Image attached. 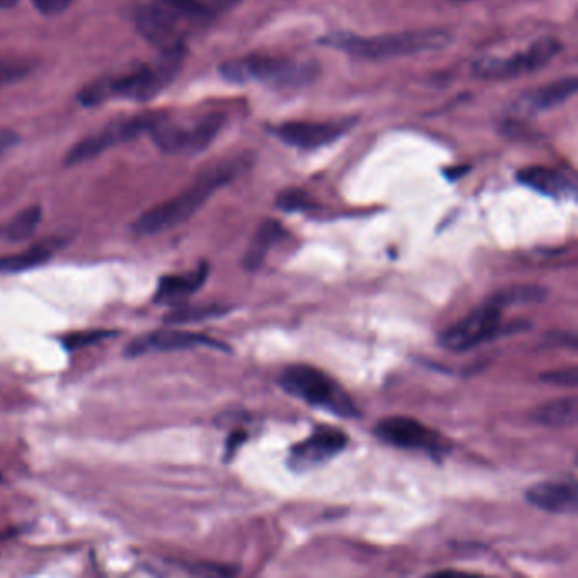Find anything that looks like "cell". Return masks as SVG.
<instances>
[{"label":"cell","instance_id":"obj_3","mask_svg":"<svg viewBox=\"0 0 578 578\" xmlns=\"http://www.w3.org/2000/svg\"><path fill=\"white\" fill-rule=\"evenodd\" d=\"M451 33L445 29H424L404 33L378 34V36H356V34H328L319 39V45L343 51L360 60H389L401 56L433 53L450 45Z\"/></svg>","mask_w":578,"mask_h":578},{"label":"cell","instance_id":"obj_25","mask_svg":"<svg viewBox=\"0 0 578 578\" xmlns=\"http://www.w3.org/2000/svg\"><path fill=\"white\" fill-rule=\"evenodd\" d=\"M277 206L284 211L295 212L307 211L314 207V204L309 199V195L304 194L302 190H285L278 195Z\"/></svg>","mask_w":578,"mask_h":578},{"label":"cell","instance_id":"obj_27","mask_svg":"<svg viewBox=\"0 0 578 578\" xmlns=\"http://www.w3.org/2000/svg\"><path fill=\"white\" fill-rule=\"evenodd\" d=\"M543 380L551 382V384L575 387L578 382L577 368H565V370H558V372L545 373V375H543Z\"/></svg>","mask_w":578,"mask_h":578},{"label":"cell","instance_id":"obj_24","mask_svg":"<svg viewBox=\"0 0 578 578\" xmlns=\"http://www.w3.org/2000/svg\"><path fill=\"white\" fill-rule=\"evenodd\" d=\"M33 70V62H29V60L0 56V87H6V85L23 80Z\"/></svg>","mask_w":578,"mask_h":578},{"label":"cell","instance_id":"obj_31","mask_svg":"<svg viewBox=\"0 0 578 578\" xmlns=\"http://www.w3.org/2000/svg\"><path fill=\"white\" fill-rule=\"evenodd\" d=\"M17 0H0V9H11L16 6Z\"/></svg>","mask_w":578,"mask_h":578},{"label":"cell","instance_id":"obj_30","mask_svg":"<svg viewBox=\"0 0 578 578\" xmlns=\"http://www.w3.org/2000/svg\"><path fill=\"white\" fill-rule=\"evenodd\" d=\"M246 440V434L243 431H238V433L231 434V438L228 440V451H226V455L233 456L234 451L238 448L243 441Z\"/></svg>","mask_w":578,"mask_h":578},{"label":"cell","instance_id":"obj_12","mask_svg":"<svg viewBox=\"0 0 578 578\" xmlns=\"http://www.w3.org/2000/svg\"><path fill=\"white\" fill-rule=\"evenodd\" d=\"M134 19L139 34L158 48L160 53L185 50V33L182 29L184 23L165 7L153 2L150 6L138 9Z\"/></svg>","mask_w":578,"mask_h":578},{"label":"cell","instance_id":"obj_6","mask_svg":"<svg viewBox=\"0 0 578 578\" xmlns=\"http://www.w3.org/2000/svg\"><path fill=\"white\" fill-rule=\"evenodd\" d=\"M167 116V112H146L112 121L99 133L90 134L87 138L80 139L77 145H73L65 156V165L73 167L78 163L94 160L95 156L102 155L109 148L133 141L141 134L150 133L151 129Z\"/></svg>","mask_w":578,"mask_h":578},{"label":"cell","instance_id":"obj_11","mask_svg":"<svg viewBox=\"0 0 578 578\" xmlns=\"http://www.w3.org/2000/svg\"><path fill=\"white\" fill-rule=\"evenodd\" d=\"M358 119L345 117L336 121H324V123H284L273 129V133L282 143L299 150H317L323 146L331 145L334 141L343 138L355 128Z\"/></svg>","mask_w":578,"mask_h":578},{"label":"cell","instance_id":"obj_21","mask_svg":"<svg viewBox=\"0 0 578 578\" xmlns=\"http://www.w3.org/2000/svg\"><path fill=\"white\" fill-rule=\"evenodd\" d=\"M43 211L39 206L26 207L17 216L9 219L7 223L0 224V241L6 243H21L33 236L41 223Z\"/></svg>","mask_w":578,"mask_h":578},{"label":"cell","instance_id":"obj_13","mask_svg":"<svg viewBox=\"0 0 578 578\" xmlns=\"http://www.w3.org/2000/svg\"><path fill=\"white\" fill-rule=\"evenodd\" d=\"M346 445L348 438L338 429H317L307 440L290 448L289 467L295 472H306L321 467L345 450Z\"/></svg>","mask_w":578,"mask_h":578},{"label":"cell","instance_id":"obj_16","mask_svg":"<svg viewBox=\"0 0 578 578\" xmlns=\"http://www.w3.org/2000/svg\"><path fill=\"white\" fill-rule=\"evenodd\" d=\"M529 504L551 514H573L578 507V490L575 482H541L526 492Z\"/></svg>","mask_w":578,"mask_h":578},{"label":"cell","instance_id":"obj_1","mask_svg":"<svg viewBox=\"0 0 578 578\" xmlns=\"http://www.w3.org/2000/svg\"><path fill=\"white\" fill-rule=\"evenodd\" d=\"M250 163V155H245L206 168L195 178L194 184L190 185L189 189L175 195L170 201L151 207L150 211L139 216L131 226L133 233L138 236H153L184 224L211 199L212 195L216 194L217 190L223 189L224 185L233 182L239 173L250 167Z\"/></svg>","mask_w":578,"mask_h":578},{"label":"cell","instance_id":"obj_2","mask_svg":"<svg viewBox=\"0 0 578 578\" xmlns=\"http://www.w3.org/2000/svg\"><path fill=\"white\" fill-rule=\"evenodd\" d=\"M187 50L160 53L153 63H139L121 75L97 78L80 90L77 101L84 107L102 106L114 99L148 102L167 89L184 65Z\"/></svg>","mask_w":578,"mask_h":578},{"label":"cell","instance_id":"obj_5","mask_svg":"<svg viewBox=\"0 0 578 578\" xmlns=\"http://www.w3.org/2000/svg\"><path fill=\"white\" fill-rule=\"evenodd\" d=\"M280 387L295 399L321 407L340 417H356L358 409L350 395L326 373L309 365H292L285 368L280 378Z\"/></svg>","mask_w":578,"mask_h":578},{"label":"cell","instance_id":"obj_10","mask_svg":"<svg viewBox=\"0 0 578 578\" xmlns=\"http://www.w3.org/2000/svg\"><path fill=\"white\" fill-rule=\"evenodd\" d=\"M375 434L387 445L404 450L426 451L433 456L445 453V443L441 440L440 434L434 433L411 417H387L377 424Z\"/></svg>","mask_w":578,"mask_h":578},{"label":"cell","instance_id":"obj_29","mask_svg":"<svg viewBox=\"0 0 578 578\" xmlns=\"http://www.w3.org/2000/svg\"><path fill=\"white\" fill-rule=\"evenodd\" d=\"M19 134L12 129H0V155H4L6 151L11 150L19 143Z\"/></svg>","mask_w":578,"mask_h":578},{"label":"cell","instance_id":"obj_17","mask_svg":"<svg viewBox=\"0 0 578 578\" xmlns=\"http://www.w3.org/2000/svg\"><path fill=\"white\" fill-rule=\"evenodd\" d=\"M209 265L201 263L199 267L187 273L163 277L156 289L155 302L158 304H177L190 297L206 284Z\"/></svg>","mask_w":578,"mask_h":578},{"label":"cell","instance_id":"obj_4","mask_svg":"<svg viewBox=\"0 0 578 578\" xmlns=\"http://www.w3.org/2000/svg\"><path fill=\"white\" fill-rule=\"evenodd\" d=\"M219 73L229 84L258 82L277 89H297L316 80L319 65L314 62H295L287 58L250 55L223 63L219 67Z\"/></svg>","mask_w":578,"mask_h":578},{"label":"cell","instance_id":"obj_15","mask_svg":"<svg viewBox=\"0 0 578 578\" xmlns=\"http://www.w3.org/2000/svg\"><path fill=\"white\" fill-rule=\"evenodd\" d=\"M578 89L575 77L560 78L555 82L531 89L517 97L512 104V111L517 114H538L562 106L563 102L572 99Z\"/></svg>","mask_w":578,"mask_h":578},{"label":"cell","instance_id":"obj_22","mask_svg":"<svg viewBox=\"0 0 578 578\" xmlns=\"http://www.w3.org/2000/svg\"><path fill=\"white\" fill-rule=\"evenodd\" d=\"M55 253V245L41 243L17 255L0 256V273H21L45 265Z\"/></svg>","mask_w":578,"mask_h":578},{"label":"cell","instance_id":"obj_9","mask_svg":"<svg viewBox=\"0 0 578 578\" xmlns=\"http://www.w3.org/2000/svg\"><path fill=\"white\" fill-rule=\"evenodd\" d=\"M504 307H507V304L497 292L460 323L443 331L440 334V345L445 350L462 353L492 340L501 328Z\"/></svg>","mask_w":578,"mask_h":578},{"label":"cell","instance_id":"obj_14","mask_svg":"<svg viewBox=\"0 0 578 578\" xmlns=\"http://www.w3.org/2000/svg\"><path fill=\"white\" fill-rule=\"evenodd\" d=\"M197 346H211L216 350H226L219 341L206 338L202 334L187 333V331H156L131 341L126 350L128 356H143L150 353H167V351L192 350Z\"/></svg>","mask_w":578,"mask_h":578},{"label":"cell","instance_id":"obj_7","mask_svg":"<svg viewBox=\"0 0 578 578\" xmlns=\"http://www.w3.org/2000/svg\"><path fill=\"white\" fill-rule=\"evenodd\" d=\"M226 124L223 112H211L201 117L190 128L177 126L170 121V116L162 119L151 129L150 136L156 148L167 155H199L209 148L221 133Z\"/></svg>","mask_w":578,"mask_h":578},{"label":"cell","instance_id":"obj_20","mask_svg":"<svg viewBox=\"0 0 578 578\" xmlns=\"http://www.w3.org/2000/svg\"><path fill=\"white\" fill-rule=\"evenodd\" d=\"M282 236H284V229L277 221H272V219L265 221L256 231L255 238H253L250 248L246 251L245 260H243L245 268H248V270L260 268L265 256L268 255V251L272 250V246Z\"/></svg>","mask_w":578,"mask_h":578},{"label":"cell","instance_id":"obj_19","mask_svg":"<svg viewBox=\"0 0 578 578\" xmlns=\"http://www.w3.org/2000/svg\"><path fill=\"white\" fill-rule=\"evenodd\" d=\"M533 417L534 421H538L546 428H572L578 419L577 397H565L548 402L540 409H536Z\"/></svg>","mask_w":578,"mask_h":578},{"label":"cell","instance_id":"obj_26","mask_svg":"<svg viewBox=\"0 0 578 578\" xmlns=\"http://www.w3.org/2000/svg\"><path fill=\"white\" fill-rule=\"evenodd\" d=\"M109 336H114L111 331H85V333L68 334L63 340V345L68 350H78L84 346L94 345L99 341L106 340Z\"/></svg>","mask_w":578,"mask_h":578},{"label":"cell","instance_id":"obj_18","mask_svg":"<svg viewBox=\"0 0 578 578\" xmlns=\"http://www.w3.org/2000/svg\"><path fill=\"white\" fill-rule=\"evenodd\" d=\"M517 180L533 189L538 194L548 195L553 199H567L575 194L572 180L555 168L528 167L517 173Z\"/></svg>","mask_w":578,"mask_h":578},{"label":"cell","instance_id":"obj_28","mask_svg":"<svg viewBox=\"0 0 578 578\" xmlns=\"http://www.w3.org/2000/svg\"><path fill=\"white\" fill-rule=\"evenodd\" d=\"M73 0H33L34 7L45 16H56L67 11Z\"/></svg>","mask_w":578,"mask_h":578},{"label":"cell","instance_id":"obj_23","mask_svg":"<svg viewBox=\"0 0 578 578\" xmlns=\"http://www.w3.org/2000/svg\"><path fill=\"white\" fill-rule=\"evenodd\" d=\"M223 314H226V309L223 306L180 307V309H173L168 316H165V323H197L202 319L223 316Z\"/></svg>","mask_w":578,"mask_h":578},{"label":"cell","instance_id":"obj_8","mask_svg":"<svg viewBox=\"0 0 578 578\" xmlns=\"http://www.w3.org/2000/svg\"><path fill=\"white\" fill-rule=\"evenodd\" d=\"M562 51L560 39L545 36L536 39L524 51L506 58H482L473 65L475 77L482 80H509V78L523 77L529 73L540 72L556 55Z\"/></svg>","mask_w":578,"mask_h":578}]
</instances>
